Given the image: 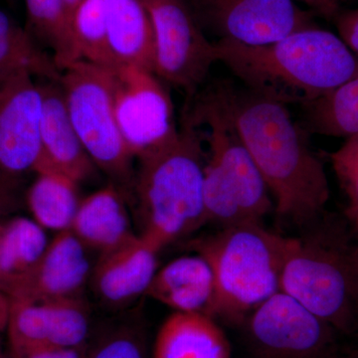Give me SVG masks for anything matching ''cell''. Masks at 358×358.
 Here are the masks:
<instances>
[{
  "mask_svg": "<svg viewBox=\"0 0 358 358\" xmlns=\"http://www.w3.org/2000/svg\"><path fill=\"white\" fill-rule=\"evenodd\" d=\"M209 90L262 174L278 215L300 225L320 217L329 199L326 171L287 106L229 81Z\"/></svg>",
  "mask_w": 358,
  "mask_h": 358,
  "instance_id": "obj_1",
  "label": "cell"
},
{
  "mask_svg": "<svg viewBox=\"0 0 358 358\" xmlns=\"http://www.w3.org/2000/svg\"><path fill=\"white\" fill-rule=\"evenodd\" d=\"M218 62L259 95L281 103L315 102L358 75V56L317 24L272 43L215 42Z\"/></svg>",
  "mask_w": 358,
  "mask_h": 358,
  "instance_id": "obj_2",
  "label": "cell"
},
{
  "mask_svg": "<svg viewBox=\"0 0 358 358\" xmlns=\"http://www.w3.org/2000/svg\"><path fill=\"white\" fill-rule=\"evenodd\" d=\"M288 237L280 291L343 336H358V237L346 219L324 213Z\"/></svg>",
  "mask_w": 358,
  "mask_h": 358,
  "instance_id": "obj_3",
  "label": "cell"
},
{
  "mask_svg": "<svg viewBox=\"0 0 358 358\" xmlns=\"http://www.w3.org/2000/svg\"><path fill=\"white\" fill-rule=\"evenodd\" d=\"M199 134L185 120L173 140L138 159L133 190L143 225L141 235L159 251L207 224L206 160Z\"/></svg>",
  "mask_w": 358,
  "mask_h": 358,
  "instance_id": "obj_4",
  "label": "cell"
},
{
  "mask_svg": "<svg viewBox=\"0 0 358 358\" xmlns=\"http://www.w3.org/2000/svg\"><path fill=\"white\" fill-rule=\"evenodd\" d=\"M287 242L288 237L252 222L221 228L190 245L213 271V319L243 324L250 313L280 291Z\"/></svg>",
  "mask_w": 358,
  "mask_h": 358,
  "instance_id": "obj_5",
  "label": "cell"
},
{
  "mask_svg": "<svg viewBox=\"0 0 358 358\" xmlns=\"http://www.w3.org/2000/svg\"><path fill=\"white\" fill-rule=\"evenodd\" d=\"M185 119L206 127L209 155L204 169L207 223L221 228L261 222L272 209L262 174L210 90L197 95Z\"/></svg>",
  "mask_w": 358,
  "mask_h": 358,
  "instance_id": "obj_6",
  "label": "cell"
},
{
  "mask_svg": "<svg viewBox=\"0 0 358 358\" xmlns=\"http://www.w3.org/2000/svg\"><path fill=\"white\" fill-rule=\"evenodd\" d=\"M59 83L71 121L92 162L124 194L131 192L134 157L115 117L112 69L80 61L62 71Z\"/></svg>",
  "mask_w": 358,
  "mask_h": 358,
  "instance_id": "obj_7",
  "label": "cell"
},
{
  "mask_svg": "<svg viewBox=\"0 0 358 358\" xmlns=\"http://www.w3.org/2000/svg\"><path fill=\"white\" fill-rule=\"evenodd\" d=\"M155 35L154 73L189 96H196L213 64L215 42L208 38L187 0H141Z\"/></svg>",
  "mask_w": 358,
  "mask_h": 358,
  "instance_id": "obj_8",
  "label": "cell"
},
{
  "mask_svg": "<svg viewBox=\"0 0 358 358\" xmlns=\"http://www.w3.org/2000/svg\"><path fill=\"white\" fill-rule=\"evenodd\" d=\"M250 341L263 358H339L334 327L279 291L255 308L246 320Z\"/></svg>",
  "mask_w": 358,
  "mask_h": 358,
  "instance_id": "obj_9",
  "label": "cell"
},
{
  "mask_svg": "<svg viewBox=\"0 0 358 358\" xmlns=\"http://www.w3.org/2000/svg\"><path fill=\"white\" fill-rule=\"evenodd\" d=\"M115 117L134 159L178 134L173 101L155 73L134 66L112 68Z\"/></svg>",
  "mask_w": 358,
  "mask_h": 358,
  "instance_id": "obj_10",
  "label": "cell"
},
{
  "mask_svg": "<svg viewBox=\"0 0 358 358\" xmlns=\"http://www.w3.org/2000/svg\"><path fill=\"white\" fill-rule=\"evenodd\" d=\"M205 34L216 41L272 43L315 25L294 0H187ZM214 41V42H216Z\"/></svg>",
  "mask_w": 358,
  "mask_h": 358,
  "instance_id": "obj_11",
  "label": "cell"
},
{
  "mask_svg": "<svg viewBox=\"0 0 358 358\" xmlns=\"http://www.w3.org/2000/svg\"><path fill=\"white\" fill-rule=\"evenodd\" d=\"M26 71L0 78V169L20 178L38 171L42 96L39 83Z\"/></svg>",
  "mask_w": 358,
  "mask_h": 358,
  "instance_id": "obj_12",
  "label": "cell"
},
{
  "mask_svg": "<svg viewBox=\"0 0 358 358\" xmlns=\"http://www.w3.org/2000/svg\"><path fill=\"white\" fill-rule=\"evenodd\" d=\"M86 250L72 231L57 232L36 265L14 287L9 300L79 299L91 272Z\"/></svg>",
  "mask_w": 358,
  "mask_h": 358,
  "instance_id": "obj_13",
  "label": "cell"
},
{
  "mask_svg": "<svg viewBox=\"0 0 358 358\" xmlns=\"http://www.w3.org/2000/svg\"><path fill=\"white\" fill-rule=\"evenodd\" d=\"M159 250L141 235L101 254L91 279L99 298L110 306H124L147 294L157 272Z\"/></svg>",
  "mask_w": 358,
  "mask_h": 358,
  "instance_id": "obj_14",
  "label": "cell"
},
{
  "mask_svg": "<svg viewBox=\"0 0 358 358\" xmlns=\"http://www.w3.org/2000/svg\"><path fill=\"white\" fill-rule=\"evenodd\" d=\"M42 108L40 140L42 162L38 171L53 169L64 173L77 182L93 176L96 166L71 121L64 95L59 81L42 80Z\"/></svg>",
  "mask_w": 358,
  "mask_h": 358,
  "instance_id": "obj_15",
  "label": "cell"
},
{
  "mask_svg": "<svg viewBox=\"0 0 358 358\" xmlns=\"http://www.w3.org/2000/svg\"><path fill=\"white\" fill-rule=\"evenodd\" d=\"M145 294L174 312L212 317L215 300L213 271L199 254L179 257L157 271Z\"/></svg>",
  "mask_w": 358,
  "mask_h": 358,
  "instance_id": "obj_16",
  "label": "cell"
},
{
  "mask_svg": "<svg viewBox=\"0 0 358 358\" xmlns=\"http://www.w3.org/2000/svg\"><path fill=\"white\" fill-rule=\"evenodd\" d=\"M105 18L114 68L134 66L154 73V28L143 2L105 0Z\"/></svg>",
  "mask_w": 358,
  "mask_h": 358,
  "instance_id": "obj_17",
  "label": "cell"
},
{
  "mask_svg": "<svg viewBox=\"0 0 358 358\" xmlns=\"http://www.w3.org/2000/svg\"><path fill=\"white\" fill-rule=\"evenodd\" d=\"M124 199L126 194L110 183L81 200L70 230L85 248L105 253L136 235Z\"/></svg>",
  "mask_w": 358,
  "mask_h": 358,
  "instance_id": "obj_18",
  "label": "cell"
},
{
  "mask_svg": "<svg viewBox=\"0 0 358 358\" xmlns=\"http://www.w3.org/2000/svg\"><path fill=\"white\" fill-rule=\"evenodd\" d=\"M231 346L213 317L174 312L155 338L152 358H230Z\"/></svg>",
  "mask_w": 358,
  "mask_h": 358,
  "instance_id": "obj_19",
  "label": "cell"
},
{
  "mask_svg": "<svg viewBox=\"0 0 358 358\" xmlns=\"http://www.w3.org/2000/svg\"><path fill=\"white\" fill-rule=\"evenodd\" d=\"M48 243L44 228L34 220L21 216L0 219V293L9 298Z\"/></svg>",
  "mask_w": 358,
  "mask_h": 358,
  "instance_id": "obj_20",
  "label": "cell"
},
{
  "mask_svg": "<svg viewBox=\"0 0 358 358\" xmlns=\"http://www.w3.org/2000/svg\"><path fill=\"white\" fill-rule=\"evenodd\" d=\"M36 174L26 197L33 220L44 229L70 230L81 202L78 196L79 182L53 169Z\"/></svg>",
  "mask_w": 358,
  "mask_h": 358,
  "instance_id": "obj_21",
  "label": "cell"
},
{
  "mask_svg": "<svg viewBox=\"0 0 358 358\" xmlns=\"http://www.w3.org/2000/svg\"><path fill=\"white\" fill-rule=\"evenodd\" d=\"M20 71L51 81H59L62 73L29 32L0 8V78Z\"/></svg>",
  "mask_w": 358,
  "mask_h": 358,
  "instance_id": "obj_22",
  "label": "cell"
},
{
  "mask_svg": "<svg viewBox=\"0 0 358 358\" xmlns=\"http://www.w3.org/2000/svg\"><path fill=\"white\" fill-rule=\"evenodd\" d=\"M68 66L84 61L114 68L106 31L105 0H82L75 7L68 24Z\"/></svg>",
  "mask_w": 358,
  "mask_h": 358,
  "instance_id": "obj_23",
  "label": "cell"
},
{
  "mask_svg": "<svg viewBox=\"0 0 358 358\" xmlns=\"http://www.w3.org/2000/svg\"><path fill=\"white\" fill-rule=\"evenodd\" d=\"M301 108L308 131L345 140L358 136V75Z\"/></svg>",
  "mask_w": 358,
  "mask_h": 358,
  "instance_id": "obj_24",
  "label": "cell"
},
{
  "mask_svg": "<svg viewBox=\"0 0 358 358\" xmlns=\"http://www.w3.org/2000/svg\"><path fill=\"white\" fill-rule=\"evenodd\" d=\"M36 303L47 346H85L89 334V317L80 298Z\"/></svg>",
  "mask_w": 358,
  "mask_h": 358,
  "instance_id": "obj_25",
  "label": "cell"
},
{
  "mask_svg": "<svg viewBox=\"0 0 358 358\" xmlns=\"http://www.w3.org/2000/svg\"><path fill=\"white\" fill-rule=\"evenodd\" d=\"M27 30L35 41L41 42L53 51L58 69L62 72L69 65L68 24L69 13L65 0H25Z\"/></svg>",
  "mask_w": 358,
  "mask_h": 358,
  "instance_id": "obj_26",
  "label": "cell"
},
{
  "mask_svg": "<svg viewBox=\"0 0 358 358\" xmlns=\"http://www.w3.org/2000/svg\"><path fill=\"white\" fill-rule=\"evenodd\" d=\"M331 162L346 196L345 218L358 237V136L345 140Z\"/></svg>",
  "mask_w": 358,
  "mask_h": 358,
  "instance_id": "obj_27",
  "label": "cell"
},
{
  "mask_svg": "<svg viewBox=\"0 0 358 358\" xmlns=\"http://www.w3.org/2000/svg\"><path fill=\"white\" fill-rule=\"evenodd\" d=\"M87 358H145L140 338L129 329L107 336L87 355Z\"/></svg>",
  "mask_w": 358,
  "mask_h": 358,
  "instance_id": "obj_28",
  "label": "cell"
},
{
  "mask_svg": "<svg viewBox=\"0 0 358 358\" xmlns=\"http://www.w3.org/2000/svg\"><path fill=\"white\" fill-rule=\"evenodd\" d=\"M20 178L0 169V219L9 217L21 206Z\"/></svg>",
  "mask_w": 358,
  "mask_h": 358,
  "instance_id": "obj_29",
  "label": "cell"
},
{
  "mask_svg": "<svg viewBox=\"0 0 358 358\" xmlns=\"http://www.w3.org/2000/svg\"><path fill=\"white\" fill-rule=\"evenodd\" d=\"M336 26L338 36L358 56V8L338 13L336 17Z\"/></svg>",
  "mask_w": 358,
  "mask_h": 358,
  "instance_id": "obj_30",
  "label": "cell"
},
{
  "mask_svg": "<svg viewBox=\"0 0 358 358\" xmlns=\"http://www.w3.org/2000/svg\"><path fill=\"white\" fill-rule=\"evenodd\" d=\"M88 353L85 346L81 348H61V346H43L20 353L13 358H87Z\"/></svg>",
  "mask_w": 358,
  "mask_h": 358,
  "instance_id": "obj_31",
  "label": "cell"
},
{
  "mask_svg": "<svg viewBox=\"0 0 358 358\" xmlns=\"http://www.w3.org/2000/svg\"><path fill=\"white\" fill-rule=\"evenodd\" d=\"M301 1L305 2L308 6L315 7V8L329 10L333 8L334 0H301Z\"/></svg>",
  "mask_w": 358,
  "mask_h": 358,
  "instance_id": "obj_32",
  "label": "cell"
},
{
  "mask_svg": "<svg viewBox=\"0 0 358 358\" xmlns=\"http://www.w3.org/2000/svg\"><path fill=\"white\" fill-rule=\"evenodd\" d=\"M81 1L82 0H65L68 13H69V16L71 15V13H72V11L74 10L75 7H76Z\"/></svg>",
  "mask_w": 358,
  "mask_h": 358,
  "instance_id": "obj_33",
  "label": "cell"
},
{
  "mask_svg": "<svg viewBox=\"0 0 358 358\" xmlns=\"http://www.w3.org/2000/svg\"><path fill=\"white\" fill-rule=\"evenodd\" d=\"M7 300H9L8 296H6V294H4L0 293V303H1V301H7Z\"/></svg>",
  "mask_w": 358,
  "mask_h": 358,
  "instance_id": "obj_34",
  "label": "cell"
},
{
  "mask_svg": "<svg viewBox=\"0 0 358 358\" xmlns=\"http://www.w3.org/2000/svg\"><path fill=\"white\" fill-rule=\"evenodd\" d=\"M357 306H358V274H357Z\"/></svg>",
  "mask_w": 358,
  "mask_h": 358,
  "instance_id": "obj_35",
  "label": "cell"
},
{
  "mask_svg": "<svg viewBox=\"0 0 358 358\" xmlns=\"http://www.w3.org/2000/svg\"><path fill=\"white\" fill-rule=\"evenodd\" d=\"M352 358H358V353H355V355H353V357H352Z\"/></svg>",
  "mask_w": 358,
  "mask_h": 358,
  "instance_id": "obj_36",
  "label": "cell"
},
{
  "mask_svg": "<svg viewBox=\"0 0 358 358\" xmlns=\"http://www.w3.org/2000/svg\"><path fill=\"white\" fill-rule=\"evenodd\" d=\"M0 358H4V357H0Z\"/></svg>",
  "mask_w": 358,
  "mask_h": 358,
  "instance_id": "obj_37",
  "label": "cell"
}]
</instances>
